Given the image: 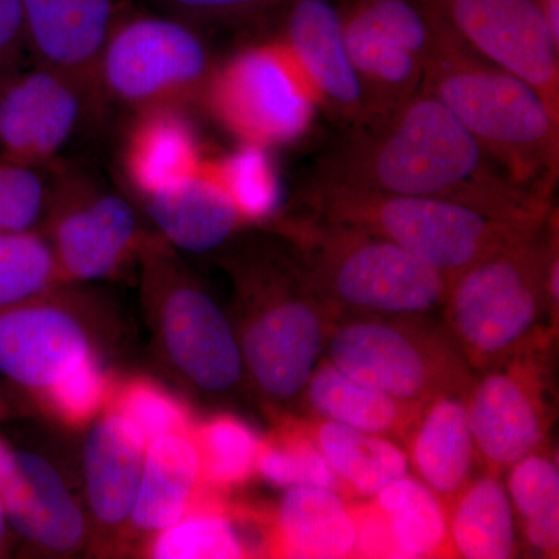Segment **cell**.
I'll return each mask as SVG.
<instances>
[{
    "label": "cell",
    "instance_id": "4fadbf2b",
    "mask_svg": "<svg viewBox=\"0 0 559 559\" xmlns=\"http://www.w3.org/2000/svg\"><path fill=\"white\" fill-rule=\"evenodd\" d=\"M68 286L0 310V374L35 400L98 356L92 301Z\"/></svg>",
    "mask_w": 559,
    "mask_h": 559
},
{
    "label": "cell",
    "instance_id": "5b68a950",
    "mask_svg": "<svg viewBox=\"0 0 559 559\" xmlns=\"http://www.w3.org/2000/svg\"><path fill=\"white\" fill-rule=\"evenodd\" d=\"M285 240L336 319L439 318L451 280L396 242L296 210L263 224Z\"/></svg>",
    "mask_w": 559,
    "mask_h": 559
},
{
    "label": "cell",
    "instance_id": "836d02e7",
    "mask_svg": "<svg viewBox=\"0 0 559 559\" xmlns=\"http://www.w3.org/2000/svg\"><path fill=\"white\" fill-rule=\"evenodd\" d=\"M200 170L229 194L246 223L263 226L277 216L278 179L263 146L241 143L224 156H204Z\"/></svg>",
    "mask_w": 559,
    "mask_h": 559
},
{
    "label": "cell",
    "instance_id": "b9f144b4",
    "mask_svg": "<svg viewBox=\"0 0 559 559\" xmlns=\"http://www.w3.org/2000/svg\"><path fill=\"white\" fill-rule=\"evenodd\" d=\"M539 7L549 25L551 36L559 44V0H543Z\"/></svg>",
    "mask_w": 559,
    "mask_h": 559
},
{
    "label": "cell",
    "instance_id": "8fae6325",
    "mask_svg": "<svg viewBox=\"0 0 559 559\" xmlns=\"http://www.w3.org/2000/svg\"><path fill=\"white\" fill-rule=\"evenodd\" d=\"M202 103L241 143L288 145L310 128L314 95L280 40L246 47L215 66Z\"/></svg>",
    "mask_w": 559,
    "mask_h": 559
},
{
    "label": "cell",
    "instance_id": "603a6c76",
    "mask_svg": "<svg viewBox=\"0 0 559 559\" xmlns=\"http://www.w3.org/2000/svg\"><path fill=\"white\" fill-rule=\"evenodd\" d=\"M213 492L216 491L210 489L202 477L193 432L159 437L146 448L142 480L128 528L139 535L154 536L182 520Z\"/></svg>",
    "mask_w": 559,
    "mask_h": 559
},
{
    "label": "cell",
    "instance_id": "f1b7e54d",
    "mask_svg": "<svg viewBox=\"0 0 559 559\" xmlns=\"http://www.w3.org/2000/svg\"><path fill=\"white\" fill-rule=\"evenodd\" d=\"M370 499L384 520L395 558H452L447 506L417 477L409 473Z\"/></svg>",
    "mask_w": 559,
    "mask_h": 559
},
{
    "label": "cell",
    "instance_id": "ee69618b",
    "mask_svg": "<svg viewBox=\"0 0 559 559\" xmlns=\"http://www.w3.org/2000/svg\"><path fill=\"white\" fill-rule=\"evenodd\" d=\"M2 407H3V403H2V399H0V414H2Z\"/></svg>",
    "mask_w": 559,
    "mask_h": 559
},
{
    "label": "cell",
    "instance_id": "f35d334b",
    "mask_svg": "<svg viewBox=\"0 0 559 559\" xmlns=\"http://www.w3.org/2000/svg\"><path fill=\"white\" fill-rule=\"evenodd\" d=\"M358 7L378 31L409 50L426 66L439 27L436 11L425 13L411 0H362Z\"/></svg>",
    "mask_w": 559,
    "mask_h": 559
},
{
    "label": "cell",
    "instance_id": "52a82bcc",
    "mask_svg": "<svg viewBox=\"0 0 559 559\" xmlns=\"http://www.w3.org/2000/svg\"><path fill=\"white\" fill-rule=\"evenodd\" d=\"M142 304L165 366L194 392L227 395L246 381L231 320L157 234L139 257Z\"/></svg>",
    "mask_w": 559,
    "mask_h": 559
},
{
    "label": "cell",
    "instance_id": "d6986e66",
    "mask_svg": "<svg viewBox=\"0 0 559 559\" xmlns=\"http://www.w3.org/2000/svg\"><path fill=\"white\" fill-rule=\"evenodd\" d=\"M148 441L120 412L105 406L87 433L83 469L92 520L103 532L130 525Z\"/></svg>",
    "mask_w": 559,
    "mask_h": 559
},
{
    "label": "cell",
    "instance_id": "6da1fadb",
    "mask_svg": "<svg viewBox=\"0 0 559 559\" xmlns=\"http://www.w3.org/2000/svg\"><path fill=\"white\" fill-rule=\"evenodd\" d=\"M307 183L436 198L500 218L543 221L551 197L516 186L443 103L419 91L384 119L347 127Z\"/></svg>",
    "mask_w": 559,
    "mask_h": 559
},
{
    "label": "cell",
    "instance_id": "9c48e42d",
    "mask_svg": "<svg viewBox=\"0 0 559 559\" xmlns=\"http://www.w3.org/2000/svg\"><path fill=\"white\" fill-rule=\"evenodd\" d=\"M213 64L204 40L171 17L114 24L98 61L100 97L127 108H183L202 102Z\"/></svg>",
    "mask_w": 559,
    "mask_h": 559
},
{
    "label": "cell",
    "instance_id": "d6a6232c",
    "mask_svg": "<svg viewBox=\"0 0 559 559\" xmlns=\"http://www.w3.org/2000/svg\"><path fill=\"white\" fill-rule=\"evenodd\" d=\"M193 440L200 452L205 485L227 496L257 476L261 437L231 414L198 419Z\"/></svg>",
    "mask_w": 559,
    "mask_h": 559
},
{
    "label": "cell",
    "instance_id": "d4e9b609",
    "mask_svg": "<svg viewBox=\"0 0 559 559\" xmlns=\"http://www.w3.org/2000/svg\"><path fill=\"white\" fill-rule=\"evenodd\" d=\"M304 417L329 419L406 443L418 407L401 403L380 390L353 380L323 356L301 393Z\"/></svg>",
    "mask_w": 559,
    "mask_h": 559
},
{
    "label": "cell",
    "instance_id": "7c38bea8",
    "mask_svg": "<svg viewBox=\"0 0 559 559\" xmlns=\"http://www.w3.org/2000/svg\"><path fill=\"white\" fill-rule=\"evenodd\" d=\"M554 345L474 374L466 409L481 469L502 476L549 443L557 418Z\"/></svg>",
    "mask_w": 559,
    "mask_h": 559
},
{
    "label": "cell",
    "instance_id": "2e32d148",
    "mask_svg": "<svg viewBox=\"0 0 559 559\" xmlns=\"http://www.w3.org/2000/svg\"><path fill=\"white\" fill-rule=\"evenodd\" d=\"M278 40L310 87L316 105L345 128L369 120L345 43L344 16L329 0H296Z\"/></svg>",
    "mask_w": 559,
    "mask_h": 559
},
{
    "label": "cell",
    "instance_id": "7402d4cb",
    "mask_svg": "<svg viewBox=\"0 0 559 559\" xmlns=\"http://www.w3.org/2000/svg\"><path fill=\"white\" fill-rule=\"evenodd\" d=\"M139 200L157 235L183 252H215L249 226L229 194L201 170L171 189Z\"/></svg>",
    "mask_w": 559,
    "mask_h": 559
},
{
    "label": "cell",
    "instance_id": "1f68e13d",
    "mask_svg": "<svg viewBox=\"0 0 559 559\" xmlns=\"http://www.w3.org/2000/svg\"><path fill=\"white\" fill-rule=\"evenodd\" d=\"M146 554L156 559L248 558L227 496H207L171 527L151 536Z\"/></svg>",
    "mask_w": 559,
    "mask_h": 559
},
{
    "label": "cell",
    "instance_id": "ba28073f",
    "mask_svg": "<svg viewBox=\"0 0 559 559\" xmlns=\"http://www.w3.org/2000/svg\"><path fill=\"white\" fill-rule=\"evenodd\" d=\"M325 358L353 380L423 409L474 380L441 320L344 316L334 320Z\"/></svg>",
    "mask_w": 559,
    "mask_h": 559
},
{
    "label": "cell",
    "instance_id": "3957f363",
    "mask_svg": "<svg viewBox=\"0 0 559 559\" xmlns=\"http://www.w3.org/2000/svg\"><path fill=\"white\" fill-rule=\"evenodd\" d=\"M558 257L554 213L451 280L441 323L474 374L557 342L559 304L551 299Z\"/></svg>",
    "mask_w": 559,
    "mask_h": 559
},
{
    "label": "cell",
    "instance_id": "9a60e30c",
    "mask_svg": "<svg viewBox=\"0 0 559 559\" xmlns=\"http://www.w3.org/2000/svg\"><path fill=\"white\" fill-rule=\"evenodd\" d=\"M92 95L75 80L35 62L0 84V157L49 168L79 128Z\"/></svg>",
    "mask_w": 559,
    "mask_h": 559
},
{
    "label": "cell",
    "instance_id": "ffe728a7",
    "mask_svg": "<svg viewBox=\"0 0 559 559\" xmlns=\"http://www.w3.org/2000/svg\"><path fill=\"white\" fill-rule=\"evenodd\" d=\"M466 393H444L426 404L404 443L415 477L444 506L484 471L471 433Z\"/></svg>",
    "mask_w": 559,
    "mask_h": 559
},
{
    "label": "cell",
    "instance_id": "ac0fdd59",
    "mask_svg": "<svg viewBox=\"0 0 559 559\" xmlns=\"http://www.w3.org/2000/svg\"><path fill=\"white\" fill-rule=\"evenodd\" d=\"M28 53L38 64L58 70L92 97L98 91V61L112 31L110 0H21Z\"/></svg>",
    "mask_w": 559,
    "mask_h": 559
},
{
    "label": "cell",
    "instance_id": "5bb4252c",
    "mask_svg": "<svg viewBox=\"0 0 559 559\" xmlns=\"http://www.w3.org/2000/svg\"><path fill=\"white\" fill-rule=\"evenodd\" d=\"M437 13L481 58L525 81L559 116V44L535 0H437Z\"/></svg>",
    "mask_w": 559,
    "mask_h": 559
},
{
    "label": "cell",
    "instance_id": "7a4b0ae2",
    "mask_svg": "<svg viewBox=\"0 0 559 559\" xmlns=\"http://www.w3.org/2000/svg\"><path fill=\"white\" fill-rule=\"evenodd\" d=\"M223 249L246 380L272 417L293 414L325 356L336 316L275 231Z\"/></svg>",
    "mask_w": 559,
    "mask_h": 559
},
{
    "label": "cell",
    "instance_id": "cb8c5ba5",
    "mask_svg": "<svg viewBox=\"0 0 559 559\" xmlns=\"http://www.w3.org/2000/svg\"><path fill=\"white\" fill-rule=\"evenodd\" d=\"M202 159L197 131L182 108L139 110L123 150L124 175L139 198L160 193L197 175Z\"/></svg>",
    "mask_w": 559,
    "mask_h": 559
},
{
    "label": "cell",
    "instance_id": "8992f818",
    "mask_svg": "<svg viewBox=\"0 0 559 559\" xmlns=\"http://www.w3.org/2000/svg\"><path fill=\"white\" fill-rule=\"evenodd\" d=\"M297 210L396 242L450 280L518 235L546 223L500 218L459 202L305 183Z\"/></svg>",
    "mask_w": 559,
    "mask_h": 559
},
{
    "label": "cell",
    "instance_id": "4dcf8cb0",
    "mask_svg": "<svg viewBox=\"0 0 559 559\" xmlns=\"http://www.w3.org/2000/svg\"><path fill=\"white\" fill-rule=\"evenodd\" d=\"M257 476L272 487L316 485L334 489L349 499L344 484L319 450L304 415L286 414L274 418V428L261 437Z\"/></svg>",
    "mask_w": 559,
    "mask_h": 559
},
{
    "label": "cell",
    "instance_id": "60d3db41",
    "mask_svg": "<svg viewBox=\"0 0 559 559\" xmlns=\"http://www.w3.org/2000/svg\"><path fill=\"white\" fill-rule=\"evenodd\" d=\"M272 0H160L165 9L189 20H218L261 9Z\"/></svg>",
    "mask_w": 559,
    "mask_h": 559
},
{
    "label": "cell",
    "instance_id": "4316f807",
    "mask_svg": "<svg viewBox=\"0 0 559 559\" xmlns=\"http://www.w3.org/2000/svg\"><path fill=\"white\" fill-rule=\"evenodd\" d=\"M452 558L509 559L520 554L518 522L502 476L481 471L447 506Z\"/></svg>",
    "mask_w": 559,
    "mask_h": 559
},
{
    "label": "cell",
    "instance_id": "f546056e",
    "mask_svg": "<svg viewBox=\"0 0 559 559\" xmlns=\"http://www.w3.org/2000/svg\"><path fill=\"white\" fill-rule=\"evenodd\" d=\"M506 474L522 543L538 557L558 558L559 468L550 441L518 460Z\"/></svg>",
    "mask_w": 559,
    "mask_h": 559
},
{
    "label": "cell",
    "instance_id": "d590c367",
    "mask_svg": "<svg viewBox=\"0 0 559 559\" xmlns=\"http://www.w3.org/2000/svg\"><path fill=\"white\" fill-rule=\"evenodd\" d=\"M106 406L134 423L148 443L173 433H191L198 423L189 404L148 378L114 380Z\"/></svg>",
    "mask_w": 559,
    "mask_h": 559
},
{
    "label": "cell",
    "instance_id": "30bf717a",
    "mask_svg": "<svg viewBox=\"0 0 559 559\" xmlns=\"http://www.w3.org/2000/svg\"><path fill=\"white\" fill-rule=\"evenodd\" d=\"M50 200L40 231L49 241L64 285L119 274L139 261L151 234L127 198L86 173L55 167Z\"/></svg>",
    "mask_w": 559,
    "mask_h": 559
},
{
    "label": "cell",
    "instance_id": "83f0119b",
    "mask_svg": "<svg viewBox=\"0 0 559 559\" xmlns=\"http://www.w3.org/2000/svg\"><path fill=\"white\" fill-rule=\"evenodd\" d=\"M308 423L319 450L352 500L373 498L411 473L409 455L400 441L329 419L308 418Z\"/></svg>",
    "mask_w": 559,
    "mask_h": 559
},
{
    "label": "cell",
    "instance_id": "7bdbcfd3",
    "mask_svg": "<svg viewBox=\"0 0 559 559\" xmlns=\"http://www.w3.org/2000/svg\"><path fill=\"white\" fill-rule=\"evenodd\" d=\"M10 448L0 440V468H2L3 462H5L7 455H9ZM5 516H3L2 500H0V540L3 538V532H5Z\"/></svg>",
    "mask_w": 559,
    "mask_h": 559
},
{
    "label": "cell",
    "instance_id": "8d00e7d4",
    "mask_svg": "<svg viewBox=\"0 0 559 559\" xmlns=\"http://www.w3.org/2000/svg\"><path fill=\"white\" fill-rule=\"evenodd\" d=\"M112 381L102 356H92L36 401L69 428H84L105 409Z\"/></svg>",
    "mask_w": 559,
    "mask_h": 559
},
{
    "label": "cell",
    "instance_id": "e0dca14e",
    "mask_svg": "<svg viewBox=\"0 0 559 559\" xmlns=\"http://www.w3.org/2000/svg\"><path fill=\"white\" fill-rule=\"evenodd\" d=\"M0 500L7 524L40 550L69 555L86 544V518L49 460L10 450L0 468Z\"/></svg>",
    "mask_w": 559,
    "mask_h": 559
},
{
    "label": "cell",
    "instance_id": "484cf974",
    "mask_svg": "<svg viewBox=\"0 0 559 559\" xmlns=\"http://www.w3.org/2000/svg\"><path fill=\"white\" fill-rule=\"evenodd\" d=\"M344 32L366 98V123L384 119L418 94L425 62L378 31L358 5L344 17Z\"/></svg>",
    "mask_w": 559,
    "mask_h": 559
},
{
    "label": "cell",
    "instance_id": "74e56055",
    "mask_svg": "<svg viewBox=\"0 0 559 559\" xmlns=\"http://www.w3.org/2000/svg\"><path fill=\"white\" fill-rule=\"evenodd\" d=\"M44 170L0 157V234L40 230L51 180Z\"/></svg>",
    "mask_w": 559,
    "mask_h": 559
},
{
    "label": "cell",
    "instance_id": "44dd1931",
    "mask_svg": "<svg viewBox=\"0 0 559 559\" xmlns=\"http://www.w3.org/2000/svg\"><path fill=\"white\" fill-rule=\"evenodd\" d=\"M352 499L316 485L285 488L272 509L271 558H355Z\"/></svg>",
    "mask_w": 559,
    "mask_h": 559
},
{
    "label": "cell",
    "instance_id": "ab89813d",
    "mask_svg": "<svg viewBox=\"0 0 559 559\" xmlns=\"http://www.w3.org/2000/svg\"><path fill=\"white\" fill-rule=\"evenodd\" d=\"M27 51L21 0H0V84L22 68Z\"/></svg>",
    "mask_w": 559,
    "mask_h": 559
},
{
    "label": "cell",
    "instance_id": "277c9868",
    "mask_svg": "<svg viewBox=\"0 0 559 559\" xmlns=\"http://www.w3.org/2000/svg\"><path fill=\"white\" fill-rule=\"evenodd\" d=\"M419 91L443 103L516 186L551 197L558 114L525 81L469 49L440 14Z\"/></svg>",
    "mask_w": 559,
    "mask_h": 559
},
{
    "label": "cell",
    "instance_id": "e575fe53",
    "mask_svg": "<svg viewBox=\"0 0 559 559\" xmlns=\"http://www.w3.org/2000/svg\"><path fill=\"white\" fill-rule=\"evenodd\" d=\"M64 285L43 231L0 234V310Z\"/></svg>",
    "mask_w": 559,
    "mask_h": 559
}]
</instances>
